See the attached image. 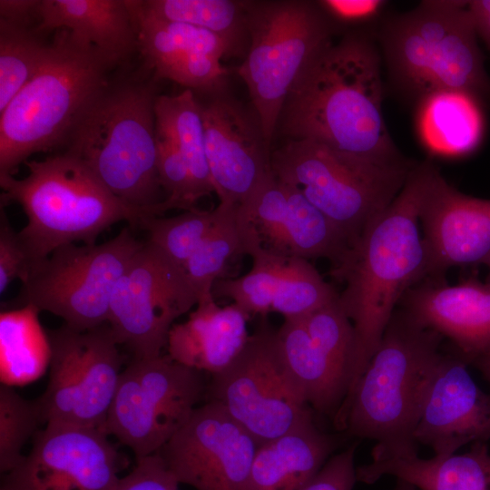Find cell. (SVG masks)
<instances>
[{
  "label": "cell",
  "mask_w": 490,
  "mask_h": 490,
  "mask_svg": "<svg viewBox=\"0 0 490 490\" xmlns=\"http://www.w3.org/2000/svg\"><path fill=\"white\" fill-rule=\"evenodd\" d=\"M381 57L368 31L330 42L307 65L280 117L290 140H312L336 151L382 162L404 159L387 128Z\"/></svg>",
  "instance_id": "1"
},
{
  "label": "cell",
  "mask_w": 490,
  "mask_h": 490,
  "mask_svg": "<svg viewBox=\"0 0 490 490\" xmlns=\"http://www.w3.org/2000/svg\"><path fill=\"white\" fill-rule=\"evenodd\" d=\"M436 166L415 163L390 205L363 230L330 276L345 284L338 301L350 319L356 342L353 392L377 350L397 302L426 277L419 232L421 202Z\"/></svg>",
  "instance_id": "2"
},
{
  "label": "cell",
  "mask_w": 490,
  "mask_h": 490,
  "mask_svg": "<svg viewBox=\"0 0 490 490\" xmlns=\"http://www.w3.org/2000/svg\"><path fill=\"white\" fill-rule=\"evenodd\" d=\"M443 337L395 311L381 341L334 423L375 442L372 461L416 456L415 431L444 355Z\"/></svg>",
  "instance_id": "3"
},
{
  "label": "cell",
  "mask_w": 490,
  "mask_h": 490,
  "mask_svg": "<svg viewBox=\"0 0 490 490\" xmlns=\"http://www.w3.org/2000/svg\"><path fill=\"white\" fill-rule=\"evenodd\" d=\"M152 82H110L74 122L63 152L83 162L122 202L160 216L162 187Z\"/></svg>",
  "instance_id": "4"
},
{
  "label": "cell",
  "mask_w": 490,
  "mask_h": 490,
  "mask_svg": "<svg viewBox=\"0 0 490 490\" xmlns=\"http://www.w3.org/2000/svg\"><path fill=\"white\" fill-rule=\"evenodd\" d=\"M34 78L0 113V175H13L37 152L64 147L79 114L119 67L95 46L55 31Z\"/></svg>",
  "instance_id": "5"
},
{
  "label": "cell",
  "mask_w": 490,
  "mask_h": 490,
  "mask_svg": "<svg viewBox=\"0 0 490 490\" xmlns=\"http://www.w3.org/2000/svg\"><path fill=\"white\" fill-rule=\"evenodd\" d=\"M377 40L392 82L417 102L446 91L490 97L467 1H422L385 19Z\"/></svg>",
  "instance_id": "6"
},
{
  "label": "cell",
  "mask_w": 490,
  "mask_h": 490,
  "mask_svg": "<svg viewBox=\"0 0 490 490\" xmlns=\"http://www.w3.org/2000/svg\"><path fill=\"white\" fill-rule=\"evenodd\" d=\"M23 179L0 175L1 207L18 203L26 225L18 231L32 260L44 259L56 248L97 237L122 220L138 227L151 215L115 197L79 160L60 152L24 163Z\"/></svg>",
  "instance_id": "7"
},
{
  "label": "cell",
  "mask_w": 490,
  "mask_h": 490,
  "mask_svg": "<svg viewBox=\"0 0 490 490\" xmlns=\"http://www.w3.org/2000/svg\"><path fill=\"white\" fill-rule=\"evenodd\" d=\"M414 164L370 161L312 140H289L270 155L274 175L299 189L350 244L397 196Z\"/></svg>",
  "instance_id": "8"
},
{
  "label": "cell",
  "mask_w": 490,
  "mask_h": 490,
  "mask_svg": "<svg viewBox=\"0 0 490 490\" xmlns=\"http://www.w3.org/2000/svg\"><path fill=\"white\" fill-rule=\"evenodd\" d=\"M249 48L238 73L270 147L301 73L330 42L335 25L317 2L245 1Z\"/></svg>",
  "instance_id": "9"
},
{
  "label": "cell",
  "mask_w": 490,
  "mask_h": 490,
  "mask_svg": "<svg viewBox=\"0 0 490 490\" xmlns=\"http://www.w3.org/2000/svg\"><path fill=\"white\" fill-rule=\"evenodd\" d=\"M143 244L125 227L101 244L60 246L34 264L10 307L32 305L77 330L106 324L115 285Z\"/></svg>",
  "instance_id": "10"
},
{
  "label": "cell",
  "mask_w": 490,
  "mask_h": 490,
  "mask_svg": "<svg viewBox=\"0 0 490 490\" xmlns=\"http://www.w3.org/2000/svg\"><path fill=\"white\" fill-rule=\"evenodd\" d=\"M207 386L168 354L132 358L122 369L103 431L135 459L158 453L188 422Z\"/></svg>",
  "instance_id": "11"
},
{
  "label": "cell",
  "mask_w": 490,
  "mask_h": 490,
  "mask_svg": "<svg viewBox=\"0 0 490 490\" xmlns=\"http://www.w3.org/2000/svg\"><path fill=\"white\" fill-rule=\"evenodd\" d=\"M212 376L208 400L219 403L259 445L313 419L286 366L277 331L266 324L227 368Z\"/></svg>",
  "instance_id": "12"
},
{
  "label": "cell",
  "mask_w": 490,
  "mask_h": 490,
  "mask_svg": "<svg viewBox=\"0 0 490 490\" xmlns=\"http://www.w3.org/2000/svg\"><path fill=\"white\" fill-rule=\"evenodd\" d=\"M49 378L37 397L43 424H71L103 431L122 358L109 325L77 330L63 324L48 331Z\"/></svg>",
  "instance_id": "13"
},
{
  "label": "cell",
  "mask_w": 490,
  "mask_h": 490,
  "mask_svg": "<svg viewBox=\"0 0 490 490\" xmlns=\"http://www.w3.org/2000/svg\"><path fill=\"white\" fill-rule=\"evenodd\" d=\"M197 304L183 268L144 241L115 285L107 324L133 358H154L174 321Z\"/></svg>",
  "instance_id": "14"
},
{
  "label": "cell",
  "mask_w": 490,
  "mask_h": 490,
  "mask_svg": "<svg viewBox=\"0 0 490 490\" xmlns=\"http://www.w3.org/2000/svg\"><path fill=\"white\" fill-rule=\"evenodd\" d=\"M277 337L307 404L334 419L355 371V333L349 318L337 302H331L304 317L285 319Z\"/></svg>",
  "instance_id": "15"
},
{
  "label": "cell",
  "mask_w": 490,
  "mask_h": 490,
  "mask_svg": "<svg viewBox=\"0 0 490 490\" xmlns=\"http://www.w3.org/2000/svg\"><path fill=\"white\" fill-rule=\"evenodd\" d=\"M4 481L15 490H113L129 466L109 436L94 427L49 423Z\"/></svg>",
  "instance_id": "16"
},
{
  "label": "cell",
  "mask_w": 490,
  "mask_h": 490,
  "mask_svg": "<svg viewBox=\"0 0 490 490\" xmlns=\"http://www.w3.org/2000/svg\"><path fill=\"white\" fill-rule=\"evenodd\" d=\"M258 446L219 403L208 400L158 454L181 484L196 490H248Z\"/></svg>",
  "instance_id": "17"
},
{
  "label": "cell",
  "mask_w": 490,
  "mask_h": 490,
  "mask_svg": "<svg viewBox=\"0 0 490 490\" xmlns=\"http://www.w3.org/2000/svg\"><path fill=\"white\" fill-rule=\"evenodd\" d=\"M246 235L286 258H325L337 265L350 247L347 237L296 187L270 170L238 207Z\"/></svg>",
  "instance_id": "18"
},
{
  "label": "cell",
  "mask_w": 490,
  "mask_h": 490,
  "mask_svg": "<svg viewBox=\"0 0 490 490\" xmlns=\"http://www.w3.org/2000/svg\"><path fill=\"white\" fill-rule=\"evenodd\" d=\"M200 105L215 192L220 202L240 206L271 170L270 147L260 122L223 93Z\"/></svg>",
  "instance_id": "19"
},
{
  "label": "cell",
  "mask_w": 490,
  "mask_h": 490,
  "mask_svg": "<svg viewBox=\"0 0 490 490\" xmlns=\"http://www.w3.org/2000/svg\"><path fill=\"white\" fill-rule=\"evenodd\" d=\"M426 276L490 259V200L466 195L450 185L436 167L419 211Z\"/></svg>",
  "instance_id": "20"
},
{
  "label": "cell",
  "mask_w": 490,
  "mask_h": 490,
  "mask_svg": "<svg viewBox=\"0 0 490 490\" xmlns=\"http://www.w3.org/2000/svg\"><path fill=\"white\" fill-rule=\"evenodd\" d=\"M457 353H444L415 431V440L434 456L490 440V393L485 392Z\"/></svg>",
  "instance_id": "21"
},
{
  "label": "cell",
  "mask_w": 490,
  "mask_h": 490,
  "mask_svg": "<svg viewBox=\"0 0 490 490\" xmlns=\"http://www.w3.org/2000/svg\"><path fill=\"white\" fill-rule=\"evenodd\" d=\"M134 24L138 53L155 80L168 79L203 93L218 89L227 74L220 60L232 55L217 34L196 26L146 15L126 0Z\"/></svg>",
  "instance_id": "22"
},
{
  "label": "cell",
  "mask_w": 490,
  "mask_h": 490,
  "mask_svg": "<svg viewBox=\"0 0 490 490\" xmlns=\"http://www.w3.org/2000/svg\"><path fill=\"white\" fill-rule=\"evenodd\" d=\"M403 302L410 318L448 338L468 364L490 350L489 280L425 283L408 289Z\"/></svg>",
  "instance_id": "23"
},
{
  "label": "cell",
  "mask_w": 490,
  "mask_h": 490,
  "mask_svg": "<svg viewBox=\"0 0 490 490\" xmlns=\"http://www.w3.org/2000/svg\"><path fill=\"white\" fill-rule=\"evenodd\" d=\"M249 318L234 303L220 307L214 299L199 302L186 321L172 326L167 354L188 368L218 374L247 344Z\"/></svg>",
  "instance_id": "24"
},
{
  "label": "cell",
  "mask_w": 490,
  "mask_h": 490,
  "mask_svg": "<svg viewBox=\"0 0 490 490\" xmlns=\"http://www.w3.org/2000/svg\"><path fill=\"white\" fill-rule=\"evenodd\" d=\"M39 34L66 30L103 52L118 66L138 52L126 0H40L34 27Z\"/></svg>",
  "instance_id": "25"
},
{
  "label": "cell",
  "mask_w": 490,
  "mask_h": 490,
  "mask_svg": "<svg viewBox=\"0 0 490 490\" xmlns=\"http://www.w3.org/2000/svg\"><path fill=\"white\" fill-rule=\"evenodd\" d=\"M337 440L312 420L259 445L248 490H304L331 457Z\"/></svg>",
  "instance_id": "26"
},
{
  "label": "cell",
  "mask_w": 490,
  "mask_h": 490,
  "mask_svg": "<svg viewBox=\"0 0 490 490\" xmlns=\"http://www.w3.org/2000/svg\"><path fill=\"white\" fill-rule=\"evenodd\" d=\"M386 475L418 490H490V450L486 442H475L463 454L371 461L357 467L358 482L370 485Z\"/></svg>",
  "instance_id": "27"
},
{
  "label": "cell",
  "mask_w": 490,
  "mask_h": 490,
  "mask_svg": "<svg viewBox=\"0 0 490 490\" xmlns=\"http://www.w3.org/2000/svg\"><path fill=\"white\" fill-rule=\"evenodd\" d=\"M418 103L417 126L429 152L458 157L477 146L482 122L477 101L473 97L457 92H438Z\"/></svg>",
  "instance_id": "28"
},
{
  "label": "cell",
  "mask_w": 490,
  "mask_h": 490,
  "mask_svg": "<svg viewBox=\"0 0 490 490\" xmlns=\"http://www.w3.org/2000/svg\"><path fill=\"white\" fill-rule=\"evenodd\" d=\"M32 305L0 313V381L8 387L35 382L49 369L52 348L48 332Z\"/></svg>",
  "instance_id": "29"
},
{
  "label": "cell",
  "mask_w": 490,
  "mask_h": 490,
  "mask_svg": "<svg viewBox=\"0 0 490 490\" xmlns=\"http://www.w3.org/2000/svg\"><path fill=\"white\" fill-rule=\"evenodd\" d=\"M156 133L169 139L189 168L196 201L215 192L205 148L201 105L186 89L169 96L157 95L154 103Z\"/></svg>",
  "instance_id": "30"
},
{
  "label": "cell",
  "mask_w": 490,
  "mask_h": 490,
  "mask_svg": "<svg viewBox=\"0 0 490 490\" xmlns=\"http://www.w3.org/2000/svg\"><path fill=\"white\" fill-rule=\"evenodd\" d=\"M146 15L206 29L230 46L232 55H245L249 33L245 1L232 0H131Z\"/></svg>",
  "instance_id": "31"
},
{
  "label": "cell",
  "mask_w": 490,
  "mask_h": 490,
  "mask_svg": "<svg viewBox=\"0 0 490 490\" xmlns=\"http://www.w3.org/2000/svg\"><path fill=\"white\" fill-rule=\"evenodd\" d=\"M221 214L217 223L183 266L198 303L214 299L212 289L233 256L246 254L238 205L220 202Z\"/></svg>",
  "instance_id": "32"
},
{
  "label": "cell",
  "mask_w": 490,
  "mask_h": 490,
  "mask_svg": "<svg viewBox=\"0 0 490 490\" xmlns=\"http://www.w3.org/2000/svg\"><path fill=\"white\" fill-rule=\"evenodd\" d=\"M34 26L0 18V113L37 74L51 50Z\"/></svg>",
  "instance_id": "33"
},
{
  "label": "cell",
  "mask_w": 490,
  "mask_h": 490,
  "mask_svg": "<svg viewBox=\"0 0 490 490\" xmlns=\"http://www.w3.org/2000/svg\"><path fill=\"white\" fill-rule=\"evenodd\" d=\"M248 255L252 257L250 270L237 279L217 280L212 295L233 300L249 317L271 312L277 288L289 258L267 251L258 243L250 242Z\"/></svg>",
  "instance_id": "34"
},
{
  "label": "cell",
  "mask_w": 490,
  "mask_h": 490,
  "mask_svg": "<svg viewBox=\"0 0 490 490\" xmlns=\"http://www.w3.org/2000/svg\"><path fill=\"white\" fill-rule=\"evenodd\" d=\"M221 210L219 204L212 211L193 208L173 217L149 215L138 227L147 232L148 243L183 268L217 223Z\"/></svg>",
  "instance_id": "35"
},
{
  "label": "cell",
  "mask_w": 490,
  "mask_h": 490,
  "mask_svg": "<svg viewBox=\"0 0 490 490\" xmlns=\"http://www.w3.org/2000/svg\"><path fill=\"white\" fill-rule=\"evenodd\" d=\"M338 293L326 282L309 260L289 258L277 291L271 311L287 318L306 316L336 299Z\"/></svg>",
  "instance_id": "36"
},
{
  "label": "cell",
  "mask_w": 490,
  "mask_h": 490,
  "mask_svg": "<svg viewBox=\"0 0 490 490\" xmlns=\"http://www.w3.org/2000/svg\"><path fill=\"white\" fill-rule=\"evenodd\" d=\"M43 425L37 399L0 385V470L7 474L23 460V449Z\"/></svg>",
  "instance_id": "37"
},
{
  "label": "cell",
  "mask_w": 490,
  "mask_h": 490,
  "mask_svg": "<svg viewBox=\"0 0 490 490\" xmlns=\"http://www.w3.org/2000/svg\"><path fill=\"white\" fill-rule=\"evenodd\" d=\"M157 136V171L165 198L159 204L160 215L170 210H191L197 202L187 163L176 146L167 138Z\"/></svg>",
  "instance_id": "38"
},
{
  "label": "cell",
  "mask_w": 490,
  "mask_h": 490,
  "mask_svg": "<svg viewBox=\"0 0 490 490\" xmlns=\"http://www.w3.org/2000/svg\"><path fill=\"white\" fill-rule=\"evenodd\" d=\"M0 213V293L3 294L15 279L24 282L34 262L18 231L11 225L4 207Z\"/></svg>",
  "instance_id": "39"
},
{
  "label": "cell",
  "mask_w": 490,
  "mask_h": 490,
  "mask_svg": "<svg viewBox=\"0 0 490 490\" xmlns=\"http://www.w3.org/2000/svg\"><path fill=\"white\" fill-rule=\"evenodd\" d=\"M132 470L113 490H180V482L156 453L135 459Z\"/></svg>",
  "instance_id": "40"
},
{
  "label": "cell",
  "mask_w": 490,
  "mask_h": 490,
  "mask_svg": "<svg viewBox=\"0 0 490 490\" xmlns=\"http://www.w3.org/2000/svg\"><path fill=\"white\" fill-rule=\"evenodd\" d=\"M334 25H370L381 16L383 0H322L317 2Z\"/></svg>",
  "instance_id": "41"
},
{
  "label": "cell",
  "mask_w": 490,
  "mask_h": 490,
  "mask_svg": "<svg viewBox=\"0 0 490 490\" xmlns=\"http://www.w3.org/2000/svg\"><path fill=\"white\" fill-rule=\"evenodd\" d=\"M352 445L332 456L304 490H353L357 480L355 453Z\"/></svg>",
  "instance_id": "42"
},
{
  "label": "cell",
  "mask_w": 490,
  "mask_h": 490,
  "mask_svg": "<svg viewBox=\"0 0 490 490\" xmlns=\"http://www.w3.org/2000/svg\"><path fill=\"white\" fill-rule=\"evenodd\" d=\"M40 0H1L0 18L34 27Z\"/></svg>",
  "instance_id": "43"
},
{
  "label": "cell",
  "mask_w": 490,
  "mask_h": 490,
  "mask_svg": "<svg viewBox=\"0 0 490 490\" xmlns=\"http://www.w3.org/2000/svg\"><path fill=\"white\" fill-rule=\"evenodd\" d=\"M467 8L476 34L490 49V0L467 1Z\"/></svg>",
  "instance_id": "44"
},
{
  "label": "cell",
  "mask_w": 490,
  "mask_h": 490,
  "mask_svg": "<svg viewBox=\"0 0 490 490\" xmlns=\"http://www.w3.org/2000/svg\"><path fill=\"white\" fill-rule=\"evenodd\" d=\"M472 364L480 371L490 386V350L477 358Z\"/></svg>",
  "instance_id": "45"
},
{
  "label": "cell",
  "mask_w": 490,
  "mask_h": 490,
  "mask_svg": "<svg viewBox=\"0 0 490 490\" xmlns=\"http://www.w3.org/2000/svg\"><path fill=\"white\" fill-rule=\"evenodd\" d=\"M390 490H418L415 485H411L410 483L397 479L396 485L394 487Z\"/></svg>",
  "instance_id": "46"
},
{
  "label": "cell",
  "mask_w": 490,
  "mask_h": 490,
  "mask_svg": "<svg viewBox=\"0 0 490 490\" xmlns=\"http://www.w3.org/2000/svg\"><path fill=\"white\" fill-rule=\"evenodd\" d=\"M0 490H15L11 485L3 480Z\"/></svg>",
  "instance_id": "47"
},
{
  "label": "cell",
  "mask_w": 490,
  "mask_h": 490,
  "mask_svg": "<svg viewBox=\"0 0 490 490\" xmlns=\"http://www.w3.org/2000/svg\"><path fill=\"white\" fill-rule=\"evenodd\" d=\"M485 265L488 267L489 269V275L487 277V280L490 281V259L487 260V262L485 263Z\"/></svg>",
  "instance_id": "48"
}]
</instances>
